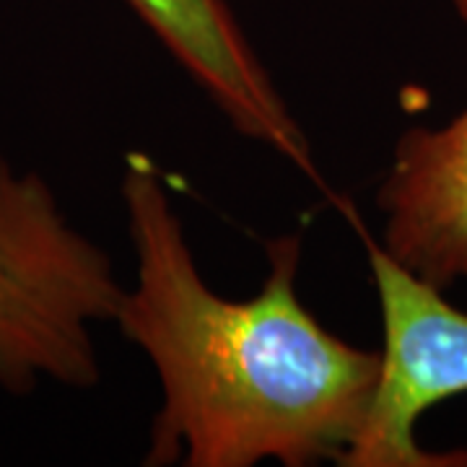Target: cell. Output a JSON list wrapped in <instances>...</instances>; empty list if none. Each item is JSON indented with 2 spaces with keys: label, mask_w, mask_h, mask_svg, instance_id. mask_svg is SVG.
<instances>
[{
  "label": "cell",
  "mask_w": 467,
  "mask_h": 467,
  "mask_svg": "<svg viewBox=\"0 0 467 467\" xmlns=\"http://www.w3.org/2000/svg\"><path fill=\"white\" fill-rule=\"evenodd\" d=\"M119 192L135 284L115 322L161 384L143 462L343 465L368 416L382 353L330 333L304 306L299 234L267 242V275L254 296L223 299L201 275L167 184L146 156H128Z\"/></svg>",
  "instance_id": "cell-1"
},
{
  "label": "cell",
  "mask_w": 467,
  "mask_h": 467,
  "mask_svg": "<svg viewBox=\"0 0 467 467\" xmlns=\"http://www.w3.org/2000/svg\"><path fill=\"white\" fill-rule=\"evenodd\" d=\"M236 133L322 184L312 143L226 0H125Z\"/></svg>",
  "instance_id": "cell-4"
},
{
  "label": "cell",
  "mask_w": 467,
  "mask_h": 467,
  "mask_svg": "<svg viewBox=\"0 0 467 467\" xmlns=\"http://www.w3.org/2000/svg\"><path fill=\"white\" fill-rule=\"evenodd\" d=\"M364 242L382 312V367L343 467H465L467 451L420 447L416 426L434 405L467 395V312L382 244Z\"/></svg>",
  "instance_id": "cell-3"
},
{
  "label": "cell",
  "mask_w": 467,
  "mask_h": 467,
  "mask_svg": "<svg viewBox=\"0 0 467 467\" xmlns=\"http://www.w3.org/2000/svg\"><path fill=\"white\" fill-rule=\"evenodd\" d=\"M122 294L109 254L67 221L45 177L0 153V387L18 398L42 379L94 387L91 333L115 322Z\"/></svg>",
  "instance_id": "cell-2"
},
{
  "label": "cell",
  "mask_w": 467,
  "mask_h": 467,
  "mask_svg": "<svg viewBox=\"0 0 467 467\" xmlns=\"http://www.w3.org/2000/svg\"><path fill=\"white\" fill-rule=\"evenodd\" d=\"M467 26V0H451ZM382 247L418 278L467 284V107L439 128L416 125L398 138L377 190Z\"/></svg>",
  "instance_id": "cell-5"
}]
</instances>
